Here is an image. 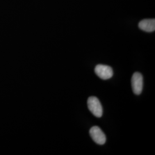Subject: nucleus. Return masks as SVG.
Instances as JSON below:
<instances>
[{
  "mask_svg": "<svg viewBox=\"0 0 155 155\" xmlns=\"http://www.w3.org/2000/svg\"><path fill=\"white\" fill-rule=\"evenodd\" d=\"M87 106L89 110L94 116L100 118L103 114L102 106L100 100L95 97H90L87 100Z\"/></svg>",
  "mask_w": 155,
  "mask_h": 155,
  "instance_id": "nucleus-1",
  "label": "nucleus"
},
{
  "mask_svg": "<svg viewBox=\"0 0 155 155\" xmlns=\"http://www.w3.org/2000/svg\"><path fill=\"white\" fill-rule=\"evenodd\" d=\"M95 73L103 80L109 79L113 77V71L111 67L104 64H98L95 67Z\"/></svg>",
  "mask_w": 155,
  "mask_h": 155,
  "instance_id": "nucleus-2",
  "label": "nucleus"
},
{
  "mask_svg": "<svg viewBox=\"0 0 155 155\" xmlns=\"http://www.w3.org/2000/svg\"><path fill=\"white\" fill-rule=\"evenodd\" d=\"M132 87L133 93L136 95L141 93L143 88V77L140 72H134L132 78Z\"/></svg>",
  "mask_w": 155,
  "mask_h": 155,
  "instance_id": "nucleus-3",
  "label": "nucleus"
},
{
  "mask_svg": "<svg viewBox=\"0 0 155 155\" xmlns=\"http://www.w3.org/2000/svg\"><path fill=\"white\" fill-rule=\"evenodd\" d=\"M90 135L95 143L99 145L105 143L106 137L105 133L97 126L93 127L90 130Z\"/></svg>",
  "mask_w": 155,
  "mask_h": 155,
  "instance_id": "nucleus-4",
  "label": "nucleus"
},
{
  "mask_svg": "<svg viewBox=\"0 0 155 155\" xmlns=\"http://www.w3.org/2000/svg\"><path fill=\"white\" fill-rule=\"evenodd\" d=\"M139 27L141 30L147 32H152L155 31V19H145L139 22Z\"/></svg>",
  "mask_w": 155,
  "mask_h": 155,
  "instance_id": "nucleus-5",
  "label": "nucleus"
}]
</instances>
